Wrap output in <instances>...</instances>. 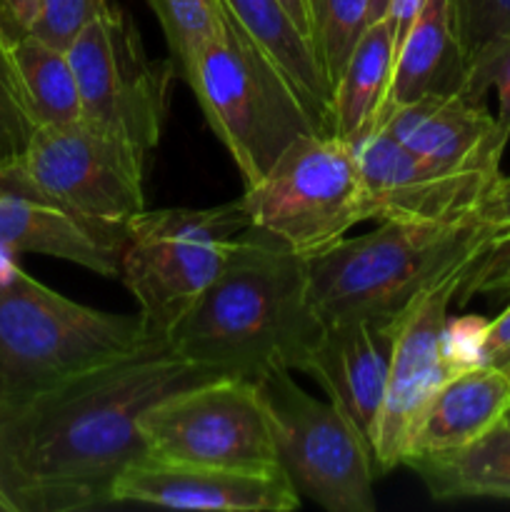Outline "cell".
<instances>
[{"label": "cell", "mask_w": 510, "mask_h": 512, "mask_svg": "<svg viewBox=\"0 0 510 512\" xmlns=\"http://www.w3.org/2000/svg\"><path fill=\"white\" fill-rule=\"evenodd\" d=\"M228 375L165 340L23 405H0V460L25 512L113 505V485L145 458L140 418L178 390Z\"/></svg>", "instance_id": "cell-1"}, {"label": "cell", "mask_w": 510, "mask_h": 512, "mask_svg": "<svg viewBox=\"0 0 510 512\" xmlns=\"http://www.w3.org/2000/svg\"><path fill=\"white\" fill-rule=\"evenodd\" d=\"M323 330L305 258L273 235L245 228L218 278L173 330L170 348L228 375L305 373Z\"/></svg>", "instance_id": "cell-2"}, {"label": "cell", "mask_w": 510, "mask_h": 512, "mask_svg": "<svg viewBox=\"0 0 510 512\" xmlns=\"http://www.w3.org/2000/svg\"><path fill=\"white\" fill-rule=\"evenodd\" d=\"M155 343L140 315L55 293L18 265L0 280V405H23Z\"/></svg>", "instance_id": "cell-3"}, {"label": "cell", "mask_w": 510, "mask_h": 512, "mask_svg": "<svg viewBox=\"0 0 510 512\" xmlns=\"http://www.w3.org/2000/svg\"><path fill=\"white\" fill-rule=\"evenodd\" d=\"M475 218L463 223H380L305 258L310 298L325 325L398 318L425 288L488 248Z\"/></svg>", "instance_id": "cell-4"}, {"label": "cell", "mask_w": 510, "mask_h": 512, "mask_svg": "<svg viewBox=\"0 0 510 512\" xmlns=\"http://www.w3.org/2000/svg\"><path fill=\"white\" fill-rule=\"evenodd\" d=\"M178 78L190 85L245 188L258 183L293 140L320 133L290 80L230 15L220 33L188 55Z\"/></svg>", "instance_id": "cell-5"}, {"label": "cell", "mask_w": 510, "mask_h": 512, "mask_svg": "<svg viewBox=\"0 0 510 512\" xmlns=\"http://www.w3.org/2000/svg\"><path fill=\"white\" fill-rule=\"evenodd\" d=\"M250 228L240 203L143 210L125 228L120 280L153 340L170 343L180 320L213 285L235 238Z\"/></svg>", "instance_id": "cell-6"}, {"label": "cell", "mask_w": 510, "mask_h": 512, "mask_svg": "<svg viewBox=\"0 0 510 512\" xmlns=\"http://www.w3.org/2000/svg\"><path fill=\"white\" fill-rule=\"evenodd\" d=\"M238 203L250 228L313 258L363 223L358 153L333 133L300 135Z\"/></svg>", "instance_id": "cell-7"}, {"label": "cell", "mask_w": 510, "mask_h": 512, "mask_svg": "<svg viewBox=\"0 0 510 512\" xmlns=\"http://www.w3.org/2000/svg\"><path fill=\"white\" fill-rule=\"evenodd\" d=\"M85 123L115 135L150 163L168 120L173 60H150L138 25L115 0L68 45Z\"/></svg>", "instance_id": "cell-8"}, {"label": "cell", "mask_w": 510, "mask_h": 512, "mask_svg": "<svg viewBox=\"0 0 510 512\" xmlns=\"http://www.w3.org/2000/svg\"><path fill=\"white\" fill-rule=\"evenodd\" d=\"M145 458L283 473L268 403L255 378L220 375L178 390L140 418Z\"/></svg>", "instance_id": "cell-9"}, {"label": "cell", "mask_w": 510, "mask_h": 512, "mask_svg": "<svg viewBox=\"0 0 510 512\" xmlns=\"http://www.w3.org/2000/svg\"><path fill=\"white\" fill-rule=\"evenodd\" d=\"M273 420L280 465L300 498L328 512H373V448L358 425L330 400L305 393L290 370L273 368L255 378Z\"/></svg>", "instance_id": "cell-10"}, {"label": "cell", "mask_w": 510, "mask_h": 512, "mask_svg": "<svg viewBox=\"0 0 510 512\" xmlns=\"http://www.w3.org/2000/svg\"><path fill=\"white\" fill-rule=\"evenodd\" d=\"M0 170L63 208L110 228L125 230L145 210L148 160L85 120L40 125L30 133L18 160Z\"/></svg>", "instance_id": "cell-11"}, {"label": "cell", "mask_w": 510, "mask_h": 512, "mask_svg": "<svg viewBox=\"0 0 510 512\" xmlns=\"http://www.w3.org/2000/svg\"><path fill=\"white\" fill-rule=\"evenodd\" d=\"M468 268L470 263L460 265L435 280L408 305L400 318L383 410L370 443L378 473H388L403 465L405 435L410 423L425 400L435 393V388L445 378L458 373L445 353V328H448V310L458 298V288Z\"/></svg>", "instance_id": "cell-12"}, {"label": "cell", "mask_w": 510, "mask_h": 512, "mask_svg": "<svg viewBox=\"0 0 510 512\" xmlns=\"http://www.w3.org/2000/svg\"><path fill=\"white\" fill-rule=\"evenodd\" d=\"M363 180V220L380 223H463L498 175L450 173L415 158L390 133L355 148Z\"/></svg>", "instance_id": "cell-13"}, {"label": "cell", "mask_w": 510, "mask_h": 512, "mask_svg": "<svg viewBox=\"0 0 510 512\" xmlns=\"http://www.w3.org/2000/svg\"><path fill=\"white\" fill-rule=\"evenodd\" d=\"M115 503L208 512H290L300 505L285 473L135 460L113 485Z\"/></svg>", "instance_id": "cell-14"}, {"label": "cell", "mask_w": 510, "mask_h": 512, "mask_svg": "<svg viewBox=\"0 0 510 512\" xmlns=\"http://www.w3.org/2000/svg\"><path fill=\"white\" fill-rule=\"evenodd\" d=\"M125 230L95 223L0 170V253H35L120 278Z\"/></svg>", "instance_id": "cell-15"}, {"label": "cell", "mask_w": 510, "mask_h": 512, "mask_svg": "<svg viewBox=\"0 0 510 512\" xmlns=\"http://www.w3.org/2000/svg\"><path fill=\"white\" fill-rule=\"evenodd\" d=\"M385 133L405 150L450 173L500 175L508 138L488 105L458 93L425 95L390 113Z\"/></svg>", "instance_id": "cell-16"}, {"label": "cell", "mask_w": 510, "mask_h": 512, "mask_svg": "<svg viewBox=\"0 0 510 512\" xmlns=\"http://www.w3.org/2000/svg\"><path fill=\"white\" fill-rule=\"evenodd\" d=\"M400 318H363L325 325L305 375L328 393L373 443L383 410Z\"/></svg>", "instance_id": "cell-17"}, {"label": "cell", "mask_w": 510, "mask_h": 512, "mask_svg": "<svg viewBox=\"0 0 510 512\" xmlns=\"http://www.w3.org/2000/svg\"><path fill=\"white\" fill-rule=\"evenodd\" d=\"M510 375L498 365H473L445 378L418 410L405 435L403 465L420 455L450 453L505 423Z\"/></svg>", "instance_id": "cell-18"}, {"label": "cell", "mask_w": 510, "mask_h": 512, "mask_svg": "<svg viewBox=\"0 0 510 512\" xmlns=\"http://www.w3.org/2000/svg\"><path fill=\"white\" fill-rule=\"evenodd\" d=\"M395 55V25L385 15L363 30L335 80L333 135L353 148L380 133L388 123Z\"/></svg>", "instance_id": "cell-19"}, {"label": "cell", "mask_w": 510, "mask_h": 512, "mask_svg": "<svg viewBox=\"0 0 510 512\" xmlns=\"http://www.w3.org/2000/svg\"><path fill=\"white\" fill-rule=\"evenodd\" d=\"M225 13L290 80L310 110L320 133H333V85L308 35L300 30L283 0H220Z\"/></svg>", "instance_id": "cell-20"}, {"label": "cell", "mask_w": 510, "mask_h": 512, "mask_svg": "<svg viewBox=\"0 0 510 512\" xmlns=\"http://www.w3.org/2000/svg\"><path fill=\"white\" fill-rule=\"evenodd\" d=\"M465 88V58L453 28L450 0H425L400 38L395 55L390 113L425 95Z\"/></svg>", "instance_id": "cell-21"}, {"label": "cell", "mask_w": 510, "mask_h": 512, "mask_svg": "<svg viewBox=\"0 0 510 512\" xmlns=\"http://www.w3.org/2000/svg\"><path fill=\"white\" fill-rule=\"evenodd\" d=\"M435 500L505 498L510 500V425L500 423L475 443L438 455L410 458Z\"/></svg>", "instance_id": "cell-22"}, {"label": "cell", "mask_w": 510, "mask_h": 512, "mask_svg": "<svg viewBox=\"0 0 510 512\" xmlns=\"http://www.w3.org/2000/svg\"><path fill=\"white\" fill-rule=\"evenodd\" d=\"M13 63L33 128L83 120L78 83L65 50L28 33L13 45Z\"/></svg>", "instance_id": "cell-23"}, {"label": "cell", "mask_w": 510, "mask_h": 512, "mask_svg": "<svg viewBox=\"0 0 510 512\" xmlns=\"http://www.w3.org/2000/svg\"><path fill=\"white\" fill-rule=\"evenodd\" d=\"M310 23V40L335 85L350 50L368 28L370 0H305Z\"/></svg>", "instance_id": "cell-24"}, {"label": "cell", "mask_w": 510, "mask_h": 512, "mask_svg": "<svg viewBox=\"0 0 510 512\" xmlns=\"http://www.w3.org/2000/svg\"><path fill=\"white\" fill-rule=\"evenodd\" d=\"M145 5L163 28L175 73L203 40L223 30L228 18L220 0H145Z\"/></svg>", "instance_id": "cell-25"}, {"label": "cell", "mask_w": 510, "mask_h": 512, "mask_svg": "<svg viewBox=\"0 0 510 512\" xmlns=\"http://www.w3.org/2000/svg\"><path fill=\"white\" fill-rule=\"evenodd\" d=\"M450 13L465 70L480 50L510 33V0H450Z\"/></svg>", "instance_id": "cell-26"}, {"label": "cell", "mask_w": 510, "mask_h": 512, "mask_svg": "<svg viewBox=\"0 0 510 512\" xmlns=\"http://www.w3.org/2000/svg\"><path fill=\"white\" fill-rule=\"evenodd\" d=\"M33 130L15 73L13 45L0 33V168L18 160Z\"/></svg>", "instance_id": "cell-27"}, {"label": "cell", "mask_w": 510, "mask_h": 512, "mask_svg": "<svg viewBox=\"0 0 510 512\" xmlns=\"http://www.w3.org/2000/svg\"><path fill=\"white\" fill-rule=\"evenodd\" d=\"M490 88L498 93V128L510 140V33L480 50L465 70V95L485 103Z\"/></svg>", "instance_id": "cell-28"}, {"label": "cell", "mask_w": 510, "mask_h": 512, "mask_svg": "<svg viewBox=\"0 0 510 512\" xmlns=\"http://www.w3.org/2000/svg\"><path fill=\"white\" fill-rule=\"evenodd\" d=\"M115 0H40L30 33L60 50H68L88 20L110 8Z\"/></svg>", "instance_id": "cell-29"}, {"label": "cell", "mask_w": 510, "mask_h": 512, "mask_svg": "<svg viewBox=\"0 0 510 512\" xmlns=\"http://www.w3.org/2000/svg\"><path fill=\"white\" fill-rule=\"evenodd\" d=\"M475 295H510V235L490 240L488 248L470 263L455 303L465 305Z\"/></svg>", "instance_id": "cell-30"}, {"label": "cell", "mask_w": 510, "mask_h": 512, "mask_svg": "<svg viewBox=\"0 0 510 512\" xmlns=\"http://www.w3.org/2000/svg\"><path fill=\"white\" fill-rule=\"evenodd\" d=\"M475 220L490 233V240L510 235V175H498L475 210Z\"/></svg>", "instance_id": "cell-31"}, {"label": "cell", "mask_w": 510, "mask_h": 512, "mask_svg": "<svg viewBox=\"0 0 510 512\" xmlns=\"http://www.w3.org/2000/svg\"><path fill=\"white\" fill-rule=\"evenodd\" d=\"M40 0H0V33L10 45L30 33L38 18Z\"/></svg>", "instance_id": "cell-32"}, {"label": "cell", "mask_w": 510, "mask_h": 512, "mask_svg": "<svg viewBox=\"0 0 510 512\" xmlns=\"http://www.w3.org/2000/svg\"><path fill=\"white\" fill-rule=\"evenodd\" d=\"M510 353V305L495 320H488L483 343V363L498 365Z\"/></svg>", "instance_id": "cell-33"}, {"label": "cell", "mask_w": 510, "mask_h": 512, "mask_svg": "<svg viewBox=\"0 0 510 512\" xmlns=\"http://www.w3.org/2000/svg\"><path fill=\"white\" fill-rule=\"evenodd\" d=\"M425 0H390V8H388V18L393 20L395 25V38H398V45H400V38L405 35V30L410 28V23L415 20V15H418V10L423 8Z\"/></svg>", "instance_id": "cell-34"}, {"label": "cell", "mask_w": 510, "mask_h": 512, "mask_svg": "<svg viewBox=\"0 0 510 512\" xmlns=\"http://www.w3.org/2000/svg\"><path fill=\"white\" fill-rule=\"evenodd\" d=\"M0 512H25L18 485L3 460H0Z\"/></svg>", "instance_id": "cell-35"}, {"label": "cell", "mask_w": 510, "mask_h": 512, "mask_svg": "<svg viewBox=\"0 0 510 512\" xmlns=\"http://www.w3.org/2000/svg\"><path fill=\"white\" fill-rule=\"evenodd\" d=\"M283 5L288 8V13L293 15L295 23L300 25V30H303L310 40V23H308V8H305V0H283ZM310 43H313V40H310Z\"/></svg>", "instance_id": "cell-36"}, {"label": "cell", "mask_w": 510, "mask_h": 512, "mask_svg": "<svg viewBox=\"0 0 510 512\" xmlns=\"http://www.w3.org/2000/svg\"><path fill=\"white\" fill-rule=\"evenodd\" d=\"M390 8V0H370V10H368V25L375 23V20L385 18Z\"/></svg>", "instance_id": "cell-37"}, {"label": "cell", "mask_w": 510, "mask_h": 512, "mask_svg": "<svg viewBox=\"0 0 510 512\" xmlns=\"http://www.w3.org/2000/svg\"><path fill=\"white\" fill-rule=\"evenodd\" d=\"M498 368H503V370H505V373H508V375H510V353H508V355H505V358H503V360H500V363H498Z\"/></svg>", "instance_id": "cell-38"}, {"label": "cell", "mask_w": 510, "mask_h": 512, "mask_svg": "<svg viewBox=\"0 0 510 512\" xmlns=\"http://www.w3.org/2000/svg\"><path fill=\"white\" fill-rule=\"evenodd\" d=\"M505 423L510 425V405H508V413H505Z\"/></svg>", "instance_id": "cell-39"}]
</instances>
